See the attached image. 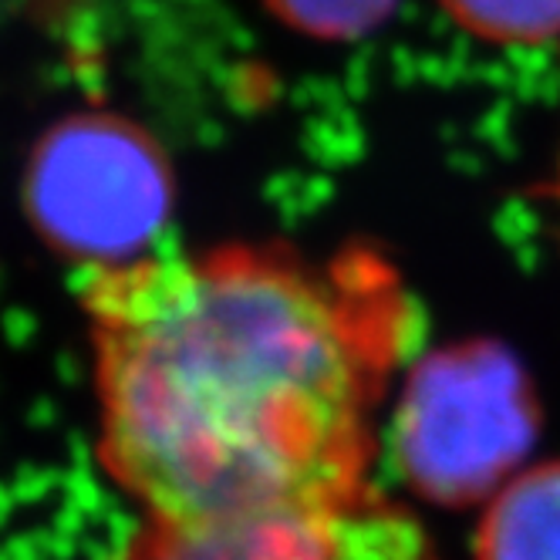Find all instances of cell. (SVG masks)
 I'll list each match as a JSON object with an SVG mask.
<instances>
[{"label":"cell","mask_w":560,"mask_h":560,"mask_svg":"<svg viewBox=\"0 0 560 560\" xmlns=\"http://www.w3.org/2000/svg\"><path fill=\"white\" fill-rule=\"evenodd\" d=\"M98 456L155 524L365 500L375 416L412 335L372 254L273 247L89 270Z\"/></svg>","instance_id":"6da1fadb"},{"label":"cell","mask_w":560,"mask_h":560,"mask_svg":"<svg viewBox=\"0 0 560 560\" xmlns=\"http://www.w3.org/2000/svg\"><path fill=\"white\" fill-rule=\"evenodd\" d=\"M540 429L516 358L469 341L419 362L395 412V463L406 483L443 506L493 500L524 469Z\"/></svg>","instance_id":"7a4b0ae2"},{"label":"cell","mask_w":560,"mask_h":560,"mask_svg":"<svg viewBox=\"0 0 560 560\" xmlns=\"http://www.w3.org/2000/svg\"><path fill=\"white\" fill-rule=\"evenodd\" d=\"M24 203L48 247L89 270L149 257L173 210L166 155L118 115H71L34 145Z\"/></svg>","instance_id":"3957f363"},{"label":"cell","mask_w":560,"mask_h":560,"mask_svg":"<svg viewBox=\"0 0 560 560\" xmlns=\"http://www.w3.org/2000/svg\"><path fill=\"white\" fill-rule=\"evenodd\" d=\"M112 560H439L416 520L395 503L365 500L220 520V524H145Z\"/></svg>","instance_id":"277c9868"},{"label":"cell","mask_w":560,"mask_h":560,"mask_svg":"<svg viewBox=\"0 0 560 560\" xmlns=\"http://www.w3.org/2000/svg\"><path fill=\"white\" fill-rule=\"evenodd\" d=\"M476 560H560V463L520 469L490 500Z\"/></svg>","instance_id":"5b68a950"},{"label":"cell","mask_w":560,"mask_h":560,"mask_svg":"<svg viewBox=\"0 0 560 560\" xmlns=\"http://www.w3.org/2000/svg\"><path fill=\"white\" fill-rule=\"evenodd\" d=\"M479 42L544 45L560 34V0H439Z\"/></svg>","instance_id":"8992f818"},{"label":"cell","mask_w":560,"mask_h":560,"mask_svg":"<svg viewBox=\"0 0 560 560\" xmlns=\"http://www.w3.org/2000/svg\"><path fill=\"white\" fill-rule=\"evenodd\" d=\"M264 4L288 27L317 42H354L392 14L395 0H264Z\"/></svg>","instance_id":"52a82bcc"}]
</instances>
